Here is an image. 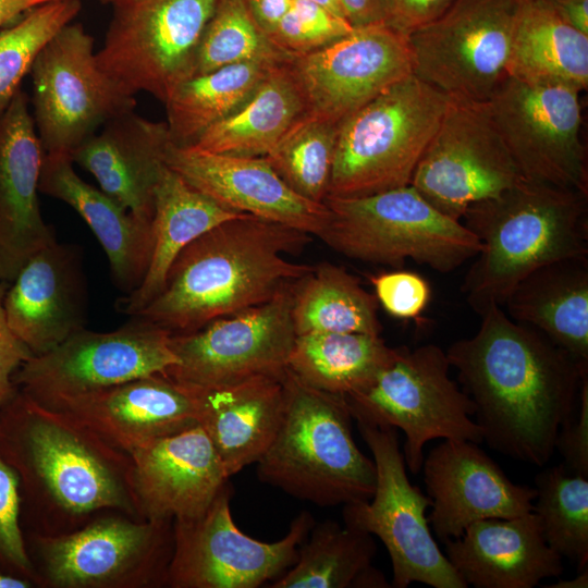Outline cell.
I'll return each mask as SVG.
<instances>
[{
    "mask_svg": "<svg viewBox=\"0 0 588 588\" xmlns=\"http://www.w3.org/2000/svg\"><path fill=\"white\" fill-rule=\"evenodd\" d=\"M480 317L474 335L445 351L450 365L475 405L482 440L501 454L543 466L577 411L588 365L503 307L491 306Z\"/></svg>",
    "mask_w": 588,
    "mask_h": 588,
    "instance_id": "cell-1",
    "label": "cell"
},
{
    "mask_svg": "<svg viewBox=\"0 0 588 588\" xmlns=\"http://www.w3.org/2000/svg\"><path fill=\"white\" fill-rule=\"evenodd\" d=\"M0 455L19 477L28 530L66 534L107 511L139 519L130 455L15 387L0 405Z\"/></svg>",
    "mask_w": 588,
    "mask_h": 588,
    "instance_id": "cell-2",
    "label": "cell"
},
{
    "mask_svg": "<svg viewBox=\"0 0 588 588\" xmlns=\"http://www.w3.org/2000/svg\"><path fill=\"white\" fill-rule=\"evenodd\" d=\"M309 242L306 232L249 215L226 220L179 254L161 292L132 317L180 334L261 305L314 269L286 257Z\"/></svg>",
    "mask_w": 588,
    "mask_h": 588,
    "instance_id": "cell-3",
    "label": "cell"
},
{
    "mask_svg": "<svg viewBox=\"0 0 588 588\" xmlns=\"http://www.w3.org/2000/svg\"><path fill=\"white\" fill-rule=\"evenodd\" d=\"M461 221L482 245L461 287L479 316L503 307L536 269L588 256V194L580 191L523 179L470 205Z\"/></svg>",
    "mask_w": 588,
    "mask_h": 588,
    "instance_id": "cell-4",
    "label": "cell"
},
{
    "mask_svg": "<svg viewBox=\"0 0 588 588\" xmlns=\"http://www.w3.org/2000/svg\"><path fill=\"white\" fill-rule=\"evenodd\" d=\"M283 383L282 419L257 462L258 478L322 507L369 500L376 465L353 438L344 395L311 388L287 369Z\"/></svg>",
    "mask_w": 588,
    "mask_h": 588,
    "instance_id": "cell-5",
    "label": "cell"
},
{
    "mask_svg": "<svg viewBox=\"0 0 588 588\" xmlns=\"http://www.w3.org/2000/svg\"><path fill=\"white\" fill-rule=\"evenodd\" d=\"M449 101L411 74L345 118L328 196L359 197L411 185Z\"/></svg>",
    "mask_w": 588,
    "mask_h": 588,
    "instance_id": "cell-6",
    "label": "cell"
},
{
    "mask_svg": "<svg viewBox=\"0 0 588 588\" xmlns=\"http://www.w3.org/2000/svg\"><path fill=\"white\" fill-rule=\"evenodd\" d=\"M323 203L329 217L318 237L352 259L393 267L411 259L448 273L482 247L462 221L441 213L412 185Z\"/></svg>",
    "mask_w": 588,
    "mask_h": 588,
    "instance_id": "cell-7",
    "label": "cell"
},
{
    "mask_svg": "<svg viewBox=\"0 0 588 588\" xmlns=\"http://www.w3.org/2000/svg\"><path fill=\"white\" fill-rule=\"evenodd\" d=\"M28 556L42 588H157L167 586L173 520L99 513L66 534L27 530Z\"/></svg>",
    "mask_w": 588,
    "mask_h": 588,
    "instance_id": "cell-8",
    "label": "cell"
},
{
    "mask_svg": "<svg viewBox=\"0 0 588 588\" xmlns=\"http://www.w3.org/2000/svg\"><path fill=\"white\" fill-rule=\"evenodd\" d=\"M450 368L445 351L436 344L401 346L367 388L344 395L356 421L403 431L404 460L413 474L421 470L424 446L430 440L483 441L471 418L475 405L450 377Z\"/></svg>",
    "mask_w": 588,
    "mask_h": 588,
    "instance_id": "cell-9",
    "label": "cell"
},
{
    "mask_svg": "<svg viewBox=\"0 0 588 588\" xmlns=\"http://www.w3.org/2000/svg\"><path fill=\"white\" fill-rule=\"evenodd\" d=\"M357 428L372 454L377 480L369 500L343 505L344 524L382 541L392 564L391 587H468L431 534L426 515L431 500L407 477L397 429L358 421Z\"/></svg>",
    "mask_w": 588,
    "mask_h": 588,
    "instance_id": "cell-10",
    "label": "cell"
},
{
    "mask_svg": "<svg viewBox=\"0 0 588 588\" xmlns=\"http://www.w3.org/2000/svg\"><path fill=\"white\" fill-rule=\"evenodd\" d=\"M218 0H114L101 69L131 94L166 102L194 74L198 47Z\"/></svg>",
    "mask_w": 588,
    "mask_h": 588,
    "instance_id": "cell-11",
    "label": "cell"
},
{
    "mask_svg": "<svg viewBox=\"0 0 588 588\" xmlns=\"http://www.w3.org/2000/svg\"><path fill=\"white\" fill-rule=\"evenodd\" d=\"M29 73L33 118L45 154L71 157L99 126L136 107L135 95L99 65L94 38L82 24L62 27Z\"/></svg>",
    "mask_w": 588,
    "mask_h": 588,
    "instance_id": "cell-12",
    "label": "cell"
},
{
    "mask_svg": "<svg viewBox=\"0 0 588 588\" xmlns=\"http://www.w3.org/2000/svg\"><path fill=\"white\" fill-rule=\"evenodd\" d=\"M232 494L228 481L204 513L173 519L167 587L257 588L295 563L298 547L315 523L311 514L301 512L282 539L264 542L235 525L230 509Z\"/></svg>",
    "mask_w": 588,
    "mask_h": 588,
    "instance_id": "cell-13",
    "label": "cell"
},
{
    "mask_svg": "<svg viewBox=\"0 0 588 588\" xmlns=\"http://www.w3.org/2000/svg\"><path fill=\"white\" fill-rule=\"evenodd\" d=\"M520 0H455L408 36L414 74L446 96L485 103L509 76Z\"/></svg>",
    "mask_w": 588,
    "mask_h": 588,
    "instance_id": "cell-14",
    "label": "cell"
},
{
    "mask_svg": "<svg viewBox=\"0 0 588 588\" xmlns=\"http://www.w3.org/2000/svg\"><path fill=\"white\" fill-rule=\"evenodd\" d=\"M131 318L110 332L82 329L51 351L30 356L14 372L13 385L50 404L166 372L177 364L168 330Z\"/></svg>",
    "mask_w": 588,
    "mask_h": 588,
    "instance_id": "cell-15",
    "label": "cell"
},
{
    "mask_svg": "<svg viewBox=\"0 0 588 588\" xmlns=\"http://www.w3.org/2000/svg\"><path fill=\"white\" fill-rule=\"evenodd\" d=\"M579 94L507 76L483 103L525 180L588 194Z\"/></svg>",
    "mask_w": 588,
    "mask_h": 588,
    "instance_id": "cell-16",
    "label": "cell"
},
{
    "mask_svg": "<svg viewBox=\"0 0 588 588\" xmlns=\"http://www.w3.org/2000/svg\"><path fill=\"white\" fill-rule=\"evenodd\" d=\"M523 179L485 105L450 98L411 185L441 213L461 221L470 205Z\"/></svg>",
    "mask_w": 588,
    "mask_h": 588,
    "instance_id": "cell-17",
    "label": "cell"
},
{
    "mask_svg": "<svg viewBox=\"0 0 588 588\" xmlns=\"http://www.w3.org/2000/svg\"><path fill=\"white\" fill-rule=\"evenodd\" d=\"M294 284L261 305L212 320L193 332L171 334L177 364L164 373L203 388L256 376H283L296 339Z\"/></svg>",
    "mask_w": 588,
    "mask_h": 588,
    "instance_id": "cell-18",
    "label": "cell"
},
{
    "mask_svg": "<svg viewBox=\"0 0 588 588\" xmlns=\"http://www.w3.org/2000/svg\"><path fill=\"white\" fill-rule=\"evenodd\" d=\"M287 66L306 112L336 123L414 74L408 37L381 22L353 28L324 48L294 56Z\"/></svg>",
    "mask_w": 588,
    "mask_h": 588,
    "instance_id": "cell-19",
    "label": "cell"
},
{
    "mask_svg": "<svg viewBox=\"0 0 588 588\" xmlns=\"http://www.w3.org/2000/svg\"><path fill=\"white\" fill-rule=\"evenodd\" d=\"M421 469L431 500L428 522L444 543L477 520L532 511L536 489L514 483L478 443L444 440L424 458Z\"/></svg>",
    "mask_w": 588,
    "mask_h": 588,
    "instance_id": "cell-20",
    "label": "cell"
},
{
    "mask_svg": "<svg viewBox=\"0 0 588 588\" xmlns=\"http://www.w3.org/2000/svg\"><path fill=\"white\" fill-rule=\"evenodd\" d=\"M164 163L224 208L318 237L329 210L294 192L265 157L216 154L170 142Z\"/></svg>",
    "mask_w": 588,
    "mask_h": 588,
    "instance_id": "cell-21",
    "label": "cell"
},
{
    "mask_svg": "<svg viewBox=\"0 0 588 588\" xmlns=\"http://www.w3.org/2000/svg\"><path fill=\"white\" fill-rule=\"evenodd\" d=\"M3 308L11 330L33 355L85 329L88 291L82 249L56 240L37 252L8 284Z\"/></svg>",
    "mask_w": 588,
    "mask_h": 588,
    "instance_id": "cell-22",
    "label": "cell"
},
{
    "mask_svg": "<svg viewBox=\"0 0 588 588\" xmlns=\"http://www.w3.org/2000/svg\"><path fill=\"white\" fill-rule=\"evenodd\" d=\"M128 455L139 519L196 517L230 479L199 425L154 440Z\"/></svg>",
    "mask_w": 588,
    "mask_h": 588,
    "instance_id": "cell-23",
    "label": "cell"
},
{
    "mask_svg": "<svg viewBox=\"0 0 588 588\" xmlns=\"http://www.w3.org/2000/svg\"><path fill=\"white\" fill-rule=\"evenodd\" d=\"M42 405L73 417L127 454L198 425L193 388L164 372Z\"/></svg>",
    "mask_w": 588,
    "mask_h": 588,
    "instance_id": "cell-24",
    "label": "cell"
},
{
    "mask_svg": "<svg viewBox=\"0 0 588 588\" xmlns=\"http://www.w3.org/2000/svg\"><path fill=\"white\" fill-rule=\"evenodd\" d=\"M44 155L28 97L19 89L0 117V282L7 284L56 241L38 198Z\"/></svg>",
    "mask_w": 588,
    "mask_h": 588,
    "instance_id": "cell-25",
    "label": "cell"
},
{
    "mask_svg": "<svg viewBox=\"0 0 588 588\" xmlns=\"http://www.w3.org/2000/svg\"><path fill=\"white\" fill-rule=\"evenodd\" d=\"M166 122L131 110L107 121L71 155L100 189L138 220L151 224L155 186L170 144Z\"/></svg>",
    "mask_w": 588,
    "mask_h": 588,
    "instance_id": "cell-26",
    "label": "cell"
},
{
    "mask_svg": "<svg viewBox=\"0 0 588 588\" xmlns=\"http://www.w3.org/2000/svg\"><path fill=\"white\" fill-rule=\"evenodd\" d=\"M444 544L458 576L476 588H532L563 573L562 558L546 542L532 511L477 520Z\"/></svg>",
    "mask_w": 588,
    "mask_h": 588,
    "instance_id": "cell-27",
    "label": "cell"
},
{
    "mask_svg": "<svg viewBox=\"0 0 588 588\" xmlns=\"http://www.w3.org/2000/svg\"><path fill=\"white\" fill-rule=\"evenodd\" d=\"M283 377L256 376L212 388L189 384L197 422L230 478L257 463L272 443L283 415Z\"/></svg>",
    "mask_w": 588,
    "mask_h": 588,
    "instance_id": "cell-28",
    "label": "cell"
},
{
    "mask_svg": "<svg viewBox=\"0 0 588 588\" xmlns=\"http://www.w3.org/2000/svg\"><path fill=\"white\" fill-rule=\"evenodd\" d=\"M39 192L68 204L84 219L102 246L120 291L126 295L139 286L151 255V224L81 179L69 155H44Z\"/></svg>",
    "mask_w": 588,
    "mask_h": 588,
    "instance_id": "cell-29",
    "label": "cell"
},
{
    "mask_svg": "<svg viewBox=\"0 0 588 588\" xmlns=\"http://www.w3.org/2000/svg\"><path fill=\"white\" fill-rule=\"evenodd\" d=\"M243 215L194 188L164 163L155 186L149 265L139 286L117 301L118 311L136 315L161 292L172 264L187 245L218 224Z\"/></svg>",
    "mask_w": 588,
    "mask_h": 588,
    "instance_id": "cell-30",
    "label": "cell"
},
{
    "mask_svg": "<svg viewBox=\"0 0 588 588\" xmlns=\"http://www.w3.org/2000/svg\"><path fill=\"white\" fill-rule=\"evenodd\" d=\"M503 308L588 365V256L536 269L516 285Z\"/></svg>",
    "mask_w": 588,
    "mask_h": 588,
    "instance_id": "cell-31",
    "label": "cell"
},
{
    "mask_svg": "<svg viewBox=\"0 0 588 588\" xmlns=\"http://www.w3.org/2000/svg\"><path fill=\"white\" fill-rule=\"evenodd\" d=\"M507 75L578 93L588 87V35L566 24L549 0H520Z\"/></svg>",
    "mask_w": 588,
    "mask_h": 588,
    "instance_id": "cell-32",
    "label": "cell"
},
{
    "mask_svg": "<svg viewBox=\"0 0 588 588\" xmlns=\"http://www.w3.org/2000/svg\"><path fill=\"white\" fill-rule=\"evenodd\" d=\"M305 113L304 98L287 63L275 65L237 111L188 146L216 154L265 157Z\"/></svg>",
    "mask_w": 588,
    "mask_h": 588,
    "instance_id": "cell-33",
    "label": "cell"
},
{
    "mask_svg": "<svg viewBox=\"0 0 588 588\" xmlns=\"http://www.w3.org/2000/svg\"><path fill=\"white\" fill-rule=\"evenodd\" d=\"M376 542L357 528L327 519L314 523L298 547L295 563L269 588H388L372 566Z\"/></svg>",
    "mask_w": 588,
    "mask_h": 588,
    "instance_id": "cell-34",
    "label": "cell"
},
{
    "mask_svg": "<svg viewBox=\"0 0 588 588\" xmlns=\"http://www.w3.org/2000/svg\"><path fill=\"white\" fill-rule=\"evenodd\" d=\"M380 335L314 332L296 335L287 370L317 390L347 395L367 388L397 356Z\"/></svg>",
    "mask_w": 588,
    "mask_h": 588,
    "instance_id": "cell-35",
    "label": "cell"
},
{
    "mask_svg": "<svg viewBox=\"0 0 588 588\" xmlns=\"http://www.w3.org/2000/svg\"><path fill=\"white\" fill-rule=\"evenodd\" d=\"M273 66L242 62L183 81L164 102L171 142L193 145L208 128L237 111Z\"/></svg>",
    "mask_w": 588,
    "mask_h": 588,
    "instance_id": "cell-36",
    "label": "cell"
},
{
    "mask_svg": "<svg viewBox=\"0 0 588 588\" xmlns=\"http://www.w3.org/2000/svg\"><path fill=\"white\" fill-rule=\"evenodd\" d=\"M292 320L296 335L355 332L380 335L378 301L344 268L323 262L294 284Z\"/></svg>",
    "mask_w": 588,
    "mask_h": 588,
    "instance_id": "cell-37",
    "label": "cell"
},
{
    "mask_svg": "<svg viewBox=\"0 0 588 588\" xmlns=\"http://www.w3.org/2000/svg\"><path fill=\"white\" fill-rule=\"evenodd\" d=\"M532 512L548 546L561 558L588 568V478L561 464L540 471L536 478Z\"/></svg>",
    "mask_w": 588,
    "mask_h": 588,
    "instance_id": "cell-38",
    "label": "cell"
},
{
    "mask_svg": "<svg viewBox=\"0 0 588 588\" xmlns=\"http://www.w3.org/2000/svg\"><path fill=\"white\" fill-rule=\"evenodd\" d=\"M339 126L306 112L265 158L294 192L321 204L328 196Z\"/></svg>",
    "mask_w": 588,
    "mask_h": 588,
    "instance_id": "cell-39",
    "label": "cell"
},
{
    "mask_svg": "<svg viewBox=\"0 0 588 588\" xmlns=\"http://www.w3.org/2000/svg\"><path fill=\"white\" fill-rule=\"evenodd\" d=\"M291 58L261 29L245 0H218L198 47L193 76L242 62L285 64Z\"/></svg>",
    "mask_w": 588,
    "mask_h": 588,
    "instance_id": "cell-40",
    "label": "cell"
},
{
    "mask_svg": "<svg viewBox=\"0 0 588 588\" xmlns=\"http://www.w3.org/2000/svg\"><path fill=\"white\" fill-rule=\"evenodd\" d=\"M81 9V0H51L30 9L0 33V117L40 50Z\"/></svg>",
    "mask_w": 588,
    "mask_h": 588,
    "instance_id": "cell-41",
    "label": "cell"
},
{
    "mask_svg": "<svg viewBox=\"0 0 588 588\" xmlns=\"http://www.w3.org/2000/svg\"><path fill=\"white\" fill-rule=\"evenodd\" d=\"M353 30L344 19L310 0H293L270 39L291 57L324 48Z\"/></svg>",
    "mask_w": 588,
    "mask_h": 588,
    "instance_id": "cell-42",
    "label": "cell"
},
{
    "mask_svg": "<svg viewBox=\"0 0 588 588\" xmlns=\"http://www.w3.org/2000/svg\"><path fill=\"white\" fill-rule=\"evenodd\" d=\"M22 494L14 469L0 455V571L30 581L37 576L22 530Z\"/></svg>",
    "mask_w": 588,
    "mask_h": 588,
    "instance_id": "cell-43",
    "label": "cell"
},
{
    "mask_svg": "<svg viewBox=\"0 0 588 588\" xmlns=\"http://www.w3.org/2000/svg\"><path fill=\"white\" fill-rule=\"evenodd\" d=\"M369 279L378 304L395 318L417 319L429 303L430 286L420 274L396 270Z\"/></svg>",
    "mask_w": 588,
    "mask_h": 588,
    "instance_id": "cell-44",
    "label": "cell"
},
{
    "mask_svg": "<svg viewBox=\"0 0 588 588\" xmlns=\"http://www.w3.org/2000/svg\"><path fill=\"white\" fill-rule=\"evenodd\" d=\"M555 450L568 471L588 478V378L581 384L575 415L558 433Z\"/></svg>",
    "mask_w": 588,
    "mask_h": 588,
    "instance_id": "cell-45",
    "label": "cell"
},
{
    "mask_svg": "<svg viewBox=\"0 0 588 588\" xmlns=\"http://www.w3.org/2000/svg\"><path fill=\"white\" fill-rule=\"evenodd\" d=\"M455 0H379L380 22L409 36L439 19Z\"/></svg>",
    "mask_w": 588,
    "mask_h": 588,
    "instance_id": "cell-46",
    "label": "cell"
},
{
    "mask_svg": "<svg viewBox=\"0 0 588 588\" xmlns=\"http://www.w3.org/2000/svg\"><path fill=\"white\" fill-rule=\"evenodd\" d=\"M8 284L0 282V405L14 390L12 377L16 369L30 356L32 352L11 330L4 308L3 297Z\"/></svg>",
    "mask_w": 588,
    "mask_h": 588,
    "instance_id": "cell-47",
    "label": "cell"
},
{
    "mask_svg": "<svg viewBox=\"0 0 588 588\" xmlns=\"http://www.w3.org/2000/svg\"><path fill=\"white\" fill-rule=\"evenodd\" d=\"M245 2L255 21L270 38L293 0H245Z\"/></svg>",
    "mask_w": 588,
    "mask_h": 588,
    "instance_id": "cell-48",
    "label": "cell"
},
{
    "mask_svg": "<svg viewBox=\"0 0 588 588\" xmlns=\"http://www.w3.org/2000/svg\"><path fill=\"white\" fill-rule=\"evenodd\" d=\"M340 3L353 28L380 22L379 0H340Z\"/></svg>",
    "mask_w": 588,
    "mask_h": 588,
    "instance_id": "cell-49",
    "label": "cell"
},
{
    "mask_svg": "<svg viewBox=\"0 0 588 588\" xmlns=\"http://www.w3.org/2000/svg\"><path fill=\"white\" fill-rule=\"evenodd\" d=\"M549 2L566 24L588 35V0H549Z\"/></svg>",
    "mask_w": 588,
    "mask_h": 588,
    "instance_id": "cell-50",
    "label": "cell"
},
{
    "mask_svg": "<svg viewBox=\"0 0 588 588\" xmlns=\"http://www.w3.org/2000/svg\"><path fill=\"white\" fill-rule=\"evenodd\" d=\"M48 1L51 0H0V28Z\"/></svg>",
    "mask_w": 588,
    "mask_h": 588,
    "instance_id": "cell-51",
    "label": "cell"
},
{
    "mask_svg": "<svg viewBox=\"0 0 588 588\" xmlns=\"http://www.w3.org/2000/svg\"><path fill=\"white\" fill-rule=\"evenodd\" d=\"M548 588H587L588 587V568L580 572L578 576L567 580H559L553 585L546 586Z\"/></svg>",
    "mask_w": 588,
    "mask_h": 588,
    "instance_id": "cell-52",
    "label": "cell"
},
{
    "mask_svg": "<svg viewBox=\"0 0 588 588\" xmlns=\"http://www.w3.org/2000/svg\"><path fill=\"white\" fill-rule=\"evenodd\" d=\"M34 585L23 578L0 571V588H32Z\"/></svg>",
    "mask_w": 588,
    "mask_h": 588,
    "instance_id": "cell-53",
    "label": "cell"
},
{
    "mask_svg": "<svg viewBox=\"0 0 588 588\" xmlns=\"http://www.w3.org/2000/svg\"><path fill=\"white\" fill-rule=\"evenodd\" d=\"M329 11L333 12L334 14L344 17V13L340 3V0H310ZM345 19V17H344Z\"/></svg>",
    "mask_w": 588,
    "mask_h": 588,
    "instance_id": "cell-54",
    "label": "cell"
},
{
    "mask_svg": "<svg viewBox=\"0 0 588 588\" xmlns=\"http://www.w3.org/2000/svg\"><path fill=\"white\" fill-rule=\"evenodd\" d=\"M101 2H105V3H112L114 0H99Z\"/></svg>",
    "mask_w": 588,
    "mask_h": 588,
    "instance_id": "cell-55",
    "label": "cell"
}]
</instances>
